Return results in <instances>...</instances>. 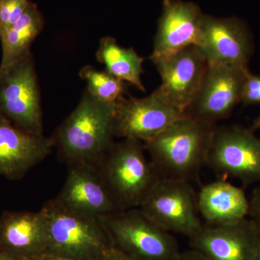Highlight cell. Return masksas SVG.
Instances as JSON below:
<instances>
[{"instance_id":"cell-3","label":"cell","mask_w":260,"mask_h":260,"mask_svg":"<svg viewBox=\"0 0 260 260\" xmlns=\"http://www.w3.org/2000/svg\"><path fill=\"white\" fill-rule=\"evenodd\" d=\"M47 224V250L78 260H98L113 243L102 218L72 211L55 200L41 210Z\"/></svg>"},{"instance_id":"cell-31","label":"cell","mask_w":260,"mask_h":260,"mask_svg":"<svg viewBox=\"0 0 260 260\" xmlns=\"http://www.w3.org/2000/svg\"><path fill=\"white\" fill-rule=\"evenodd\" d=\"M29 260H38L37 259H29Z\"/></svg>"},{"instance_id":"cell-1","label":"cell","mask_w":260,"mask_h":260,"mask_svg":"<svg viewBox=\"0 0 260 260\" xmlns=\"http://www.w3.org/2000/svg\"><path fill=\"white\" fill-rule=\"evenodd\" d=\"M215 125L185 116L144 143L159 177L189 181L206 165Z\"/></svg>"},{"instance_id":"cell-5","label":"cell","mask_w":260,"mask_h":260,"mask_svg":"<svg viewBox=\"0 0 260 260\" xmlns=\"http://www.w3.org/2000/svg\"><path fill=\"white\" fill-rule=\"evenodd\" d=\"M113 245L139 260H178L181 252L172 233L150 220L138 208L102 218Z\"/></svg>"},{"instance_id":"cell-17","label":"cell","mask_w":260,"mask_h":260,"mask_svg":"<svg viewBox=\"0 0 260 260\" xmlns=\"http://www.w3.org/2000/svg\"><path fill=\"white\" fill-rule=\"evenodd\" d=\"M0 250L22 260L37 259L46 254L47 224L42 210L2 214Z\"/></svg>"},{"instance_id":"cell-11","label":"cell","mask_w":260,"mask_h":260,"mask_svg":"<svg viewBox=\"0 0 260 260\" xmlns=\"http://www.w3.org/2000/svg\"><path fill=\"white\" fill-rule=\"evenodd\" d=\"M161 83L155 90L169 104L185 112L198 92L208 63L198 46H190L169 55L150 59Z\"/></svg>"},{"instance_id":"cell-2","label":"cell","mask_w":260,"mask_h":260,"mask_svg":"<svg viewBox=\"0 0 260 260\" xmlns=\"http://www.w3.org/2000/svg\"><path fill=\"white\" fill-rule=\"evenodd\" d=\"M116 104L103 102L88 91L52 138L69 164H95L112 147Z\"/></svg>"},{"instance_id":"cell-18","label":"cell","mask_w":260,"mask_h":260,"mask_svg":"<svg viewBox=\"0 0 260 260\" xmlns=\"http://www.w3.org/2000/svg\"><path fill=\"white\" fill-rule=\"evenodd\" d=\"M199 213L206 225H229L247 218L249 200L242 187L225 179L209 183L197 194Z\"/></svg>"},{"instance_id":"cell-24","label":"cell","mask_w":260,"mask_h":260,"mask_svg":"<svg viewBox=\"0 0 260 260\" xmlns=\"http://www.w3.org/2000/svg\"><path fill=\"white\" fill-rule=\"evenodd\" d=\"M249 200V215L260 231V186L254 189Z\"/></svg>"},{"instance_id":"cell-30","label":"cell","mask_w":260,"mask_h":260,"mask_svg":"<svg viewBox=\"0 0 260 260\" xmlns=\"http://www.w3.org/2000/svg\"><path fill=\"white\" fill-rule=\"evenodd\" d=\"M254 260H260V231H259V235H258L257 246H256V254Z\"/></svg>"},{"instance_id":"cell-9","label":"cell","mask_w":260,"mask_h":260,"mask_svg":"<svg viewBox=\"0 0 260 260\" xmlns=\"http://www.w3.org/2000/svg\"><path fill=\"white\" fill-rule=\"evenodd\" d=\"M249 68L208 64L192 102L186 108V116L215 125L226 119L241 103L243 85Z\"/></svg>"},{"instance_id":"cell-21","label":"cell","mask_w":260,"mask_h":260,"mask_svg":"<svg viewBox=\"0 0 260 260\" xmlns=\"http://www.w3.org/2000/svg\"><path fill=\"white\" fill-rule=\"evenodd\" d=\"M80 77L87 83V90L92 96L103 102L117 104L125 92L124 82L108 72L99 71L92 66H85L80 71Z\"/></svg>"},{"instance_id":"cell-12","label":"cell","mask_w":260,"mask_h":260,"mask_svg":"<svg viewBox=\"0 0 260 260\" xmlns=\"http://www.w3.org/2000/svg\"><path fill=\"white\" fill-rule=\"evenodd\" d=\"M198 47L208 64L249 68L254 43L246 24L237 18L205 15Z\"/></svg>"},{"instance_id":"cell-29","label":"cell","mask_w":260,"mask_h":260,"mask_svg":"<svg viewBox=\"0 0 260 260\" xmlns=\"http://www.w3.org/2000/svg\"><path fill=\"white\" fill-rule=\"evenodd\" d=\"M250 129L254 132L256 129H260V114L257 116L255 120L254 121V122H253Z\"/></svg>"},{"instance_id":"cell-23","label":"cell","mask_w":260,"mask_h":260,"mask_svg":"<svg viewBox=\"0 0 260 260\" xmlns=\"http://www.w3.org/2000/svg\"><path fill=\"white\" fill-rule=\"evenodd\" d=\"M241 103L245 105L260 104V75L252 74L250 72L246 75L243 85Z\"/></svg>"},{"instance_id":"cell-26","label":"cell","mask_w":260,"mask_h":260,"mask_svg":"<svg viewBox=\"0 0 260 260\" xmlns=\"http://www.w3.org/2000/svg\"><path fill=\"white\" fill-rule=\"evenodd\" d=\"M178 260H213L210 259L203 253L195 249H191L190 250L181 252Z\"/></svg>"},{"instance_id":"cell-7","label":"cell","mask_w":260,"mask_h":260,"mask_svg":"<svg viewBox=\"0 0 260 260\" xmlns=\"http://www.w3.org/2000/svg\"><path fill=\"white\" fill-rule=\"evenodd\" d=\"M138 208L167 232L192 237L203 226L197 194L190 182L160 177Z\"/></svg>"},{"instance_id":"cell-14","label":"cell","mask_w":260,"mask_h":260,"mask_svg":"<svg viewBox=\"0 0 260 260\" xmlns=\"http://www.w3.org/2000/svg\"><path fill=\"white\" fill-rule=\"evenodd\" d=\"M204 15L200 7L191 2L164 0L150 59L198 46Z\"/></svg>"},{"instance_id":"cell-28","label":"cell","mask_w":260,"mask_h":260,"mask_svg":"<svg viewBox=\"0 0 260 260\" xmlns=\"http://www.w3.org/2000/svg\"><path fill=\"white\" fill-rule=\"evenodd\" d=\"M0 260H22L11 255V254H8V253L5 252L4 251L0 250Z\"/></svg>"},{"instance_id":"cell-27","label":"cell","mask_w":260,"mask_h":260,"mask_svg":"<svg viewBox=\"0 0 260 260\" xmlns=\"http://www.w3.org/2000/svg\"><path fill=\"white\" fill-rule=\"evenodd\" d=\"M38 260H78L73 258L66 257V256L54 255V254H44L40 257L37 258Z\"/></svg>"},{"instance_id":"cell-4","label":"cell","mask_w":260,"mask_h":260,"mask_svg":"<svg viewBox=\"0 0 260 260\" xmlns=\"http://www.w3.org/2000/svg\"><path fill=\"white\" fill-rule=\"evenodd\" d=\"M145 151L143 142L126 138L113 143L100 160L99 172L121 210L138 208L160 178Z\"/></svg>"},{"instance_id":"cell-22","label":"cell","mask_w":260,"mask_h":260,"mask_svg":"<svg viewBox=\"0 0 260 260\" xmlns=\"http://www.w3.org/2000/svg\"><path fill=\"white\" fill-rule=\"evenodd\" d=\"M29 3V0H0V35L18 21Z\"/></svg>"},{"instance_id":"cell-13","label":"cell","mask_w":260,"mask_h":260,"mask_svg":"<svg viewBox=\"0 0 260 260\" xmlns=\"http://www.w3.org/2000/svg\"><path fill=\"white\" fill-rule=\"evenodd\" d=\"M67 209L102 218L121 211L95 164H70L64 186L54 199Z\"/></svg>"},{"instance_id":"cell-19","label":"cell","mask_w":260,"mask_h":260,"mask_svg":"<svg viewBox=\"0 0 260 260\" xmlns=\"http://www.w3.org/2000/svg\"><path fill=\"white\" fill-rule=\"evenodd\" d=\"M44 27L37 7L29 3L18 21L0 35L3 55L0 70L6 69L30 53V47Z\"/></svg>"},{"instance_id":"cell-8","label":"cell","mask_w":260,"mask_h":260,"mask_svg":"<svg viewBox=\"0 0 260 260\" xmlns=\"http://www.w3.org/2000/svg\"><path fill=\"white\" fill-rule=\"evenodd\" d=\"M206 165L220 179L234 178L244 186L260 183V138L250 128L215 126Z\"/></svg>"},{"instance_id":"cell-15","label":"cell","mask_w":260,"mask_h":260,"mask_svg":"<svg viewBox=\"0 0 260 260\" xmlns=\"http://www.w3.org/2000/svg\"><path fill=\"white\" fill-rule=\"evenodd\" d=\"M259 229L250 218L229 225H203L189 237L191 249L213 260H254Z\"/></svg>"},{"instance_id":"cell-10","label":"cell","mask_w":260,"mask_h":260,"mask_svg":"<svg viewBox=\"0 0 260 260\" xmlns=\"http://www.w3.org/2000/svg\"><path fill=\"white\" fill-rule=\"evenodd\" d=\"M186 116L155 91L143 99L123 97L116 104L114 136L144 143Z\"/></svg>"},{"instance_id":"cell-6","label":"cell","mask_w":260,"mask_h":260,"mask_svg":"<svg viewBox=\"0 0 260 260\" xmlns=\"http://www.w3.org/2000/svg\"><path fill=\"white\" fill-rule=\"evenodd\" d=\"M0 117L29 134L43 135L40 89L31 53L0 70Z\"/></svg>"},{"instance_id":"cell-20","label":"cell","mask_w":260,"mask_h":260,"mask_svg":"<svg viewBox=\"0 0 260 260\" xmlns=\"http://www.w3.org/2000/svg\"><path fill=\"white\" fill-rule=\"evenodd\" d=\"M96 57L105 66L106 71L121 80L131 84L141 91H145L142 82L144 59L133 48L121 47L116 39L110 37L101 39Z\"/></svg>"},{"instance_id":"cell-16","label":"cell","mask_w":260,"mask_h":260,"mask_svg":"<svg viewBox=\"0 0 260 260\" xmlns=\"http://www.w3.org/2000/svg\"><path fill=\"white\" fill-rule=\"evenodd\" d=\"M54 141L29 134L0 117V175L20 179L51 153Z\"/></svg>"},{"instance_id":"cell-25","label":"cell","mask_w":260,"mask_h":260,"mask_svg":"<svg viewBox=\"0 0 260 260\" xmlns=\"http://www.w3.org/2000/svg\"><path fill=\"white\" fill-rule=\"evenodd\" d=\"M98 260H139L126 254L115 246H112L104 252Z\"/></svg>"}]
</instances>
